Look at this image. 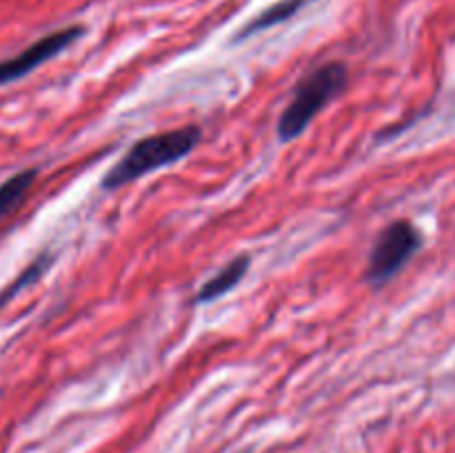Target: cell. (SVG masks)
Masks as SVG:
<instances>
[{
    "instance_id": "7a4b0ae2",
    "label": "cell",
    "mask_w": 455,
    "mask_h": 453,
    "mask_svg": "<svg viewBox=\"0 0 455 453\" xmlns=\"http://www.w3.org/2000/svg\"><path fill=\"white\" fill-rule=\"evenodd\" d=\"M347 83H349V71L342 62H327L300 80L287 109L278 120L280 140L291 142L302 136L311 120L345 91Z\"/></svg>"
},
{
    "instance_id": "3957f363",
    "label": "cell",
    "mask_w": 455,
    "mask_h": 453,
    "mask_svg": "<svg viewBox=\"0 0 455 453\" xmlns=\"http://www.w3.org/2000/svg\"><path fill=\"white\" fill-rule=\"evenodd\" d=\"M422 244V235L409 220H395L382 229L369 253V265L364 271V280L373 287H382L389 282L403 266L416 256Z\"/></svg>"
},
{
    "instance_id": "5b68a950",
    "label": "cell",
    "mask_w": 455,
    "mask_h": 453,
    "mask_svg": "<svg viewBox=\"0 0 455 453\" xmlns=\"http://www.w3.org/2000/svg\"><path fill=\"white\" fill-rule=\"evenodd\" d=\"M249 266H251V256H249V253H243V256L227 262L216 275H212V278L200 287V291L196 293V302H198V305H204V302H213L220 296H225L227 291L238 287L240 280L247 275Z\"/></svg>"
},
{
    "instance_id": "8992f818",
    "label": "cell",
    "mask_w": 455,
    "mask_h": 453,
    "mask_svg": "<svg viewBox=\"0 0 455 453\" xmlns=\"http://www.w3.org/2000/svg\"><path fill=\"white\" fill-rule=\"evenodd\" d=\"M38 178V169H22L0 185V220L16 211Z\"/></svg>"
},
{
    "instance_id": "277c9868",
    "label": "cell",
    "mask_w": 455,
    "mask_h": 453,
    "mask_svg": "<svg viewBox=\"0 0 455 453\" xmlns=\"http://www.w3.org/2000/svg\"><path fill=\"white\" fill-rule=\"evenodd\" d=\"M83 34L84 29L80 25L65 27V29H58L43 36V38H38L36 43H31L29 47L18 52L16 56L0 60V87L29 76L31 71L38 69L43 62L52 60L58 53L65 52L67 47H71Z\"/></svg>"
},
{
    "instance_id": "52a82bcc",
    "label": "cell",
    "mask_w": 455,
    "mask_h": 453,
    "mask_svg": "<svg viewBox=\"0 0 455 453\" xmlns=\"http://www.w3.org/2000/svg\"><path fill=\"white\" fill-rule=\"evenodd\" d=\"M302 7H305V0H280V3L271 4V7H267L265 12L258 13V16L240 31L238 40L249 38V36L253 34H260V31L265 29H271V27L280 25V22H287L289 18L296 16Z\"/></svg>"
},
{
    "instance_id": "6da1fadb",
    "label": "cell",
    "mask_w": 455,
    "mask_h": 453,
    "mask_svg": "<svg viewBox=\"0 0 455 453\" xmlns=\"http://www.w3.org/2000/svg\"><path fill=\"white\" fill-rule=\"evenodd\" d=\"M200 138H203V131L196 124H187V127L169 129V131L142 138L107 171L105 180H102V189H120V187L147 176L149 171L178 163L198 147Z\"/></svg>"
},
{
    "instance_id": "ba28073f",
    "label": "cell",
    "mask_w": 455,
    "mask_h": 453,
    "mask_svg": "<svg viewBox=\"0 0 455 453\" xmlns=\"http://www.w3.org/2000/svg\"><path fill=\"white\" fill-rule=\"evenodd\" d=\"M49 265H52V262H49V256H40L38 260L31 262V265L27 266V269L22 271L20 275H18L16 282H12V284H9L7 289H4L3 293H0V306H3L4 302L12 300V298L16 296V293L20 291V289H25V287H27V284H31V282H34L36 278H40V275H43V271L47 269Z\"/></svg>"
}]
</instances>
